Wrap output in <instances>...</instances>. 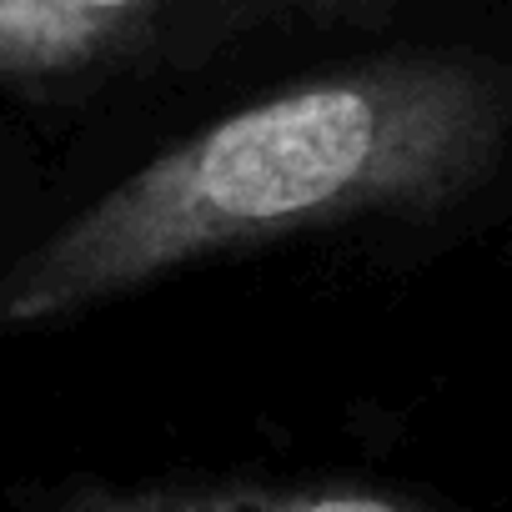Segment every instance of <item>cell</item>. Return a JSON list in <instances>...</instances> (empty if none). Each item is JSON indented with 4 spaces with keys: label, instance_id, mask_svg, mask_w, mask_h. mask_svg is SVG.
Instances as JSON below:
<instances>
[{
    "label": "cell",
    "instance_id": "6da1fadb",
    "mask_svg": "<svg viewBox=\"0 0 512 512\" xmlns=\"http://www.w3.org/2000/svg\"><path fill=\"white\" fill-rule=\"evenodd\" d=\"M507 116V81L462 56H392L241 106L21 256L0 277V332L86 312L226 246L442 206L497 161Z\"/></svg>",
    "mask_w": 512,
    "mask_h": 512
},
{
    "label": "cell",
    "instance_id": "7a4b0ae2",
    "mask_svg": "<svg viewBox=\"0 0 512 512\" xmlns=\"http://www.w3.org/2000/svg\"><path fill=\"white\" fill-rule=\"evenodd\" d=\"M56 512H427L362 487H131L76 492Z\"/></svg>",
    "mask_w": 512,
    "mask_h": 512
},
{
    "label": "cell",
    "instance_id": "3957f363",
    "mask_svg": "<svg viewBox=\"0 0 512 512\" xmlns=\"http://www.w3.org/2000/svg\"><path fill=\"white\" fill-rule=\"evenodd\" d=\"M111 51L86 21H76L61 0H0V76L46 81L91 66Z\"/></svg>",
    "mask_w": 512,
    "mask_h": 512
}]
</instances>
